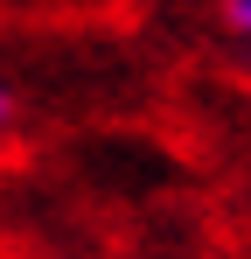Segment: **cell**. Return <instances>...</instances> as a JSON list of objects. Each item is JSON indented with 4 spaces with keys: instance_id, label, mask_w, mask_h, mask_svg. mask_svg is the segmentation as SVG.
<instances>
[{
    "instance_id": "7a4b0ae2",
    "label": "cell",
    "mask_w": 251,
    "mask_h": 259,
    "mask_svg": "<svg viewBox=\"0 0 251 259\" xmlns=\"http://www.w3.org/2000/svg\"><path fill=\"white\" fill-rule=\"evenodd\" d=\"M14 119H21V98H14V91L0 84V126H14Z\"/></svg>"
},
{
    "instance_id": "6da1fadb",
    "label": "cell",
    "mask_w": 251,
    "mask_h": 259,
    "mask_svg": "<svg viewBox=\"0 0 251 259\" xmlns=\"http://www.w3.org/2000/svg\"><path fill=\"white\" fill-rule=\"evenodd\" d=\"M223 21H230L237 35H251V0H223Z\"/></svg>"
}]
</instances>
